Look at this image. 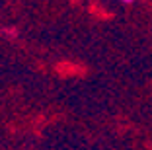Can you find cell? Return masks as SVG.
<instances>
[{"label": "cell", "mask_w": 152, "mask_h": 150, "mask_svg": "<svg viewBox=\"0 0 152 150\" xmlns=\"http://www.w3.org/2000/svg\"><path fill=\"white\" fill-rule=\"evenodd\" d=\"M117 2H121V4H133L134 0H117Z\"/></svg>", "instance_id": "obj_1"}]
</instances>
